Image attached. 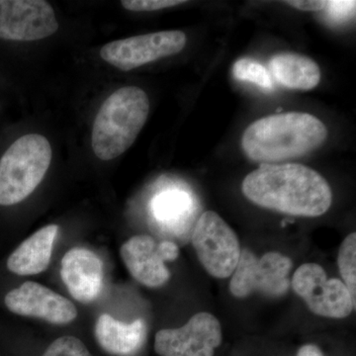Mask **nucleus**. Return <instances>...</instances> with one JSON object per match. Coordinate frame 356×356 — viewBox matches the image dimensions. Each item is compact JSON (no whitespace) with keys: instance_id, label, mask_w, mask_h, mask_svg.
<instances>
[{"instance_id":"nucleus-1","label":"nucleus","mask_w":356,"mask_h":356,"mask_svg":"<svg viewBox=\"0 0 356 356\" xmlns=\"http://www.w3.org/2000/svg\"><path fill=\"white\" fill-rule=\"evenodd\" d=\"M242 191L252 203L293 216H321L332 200L327 180L298 163H264L245 177Z\"/></svg>"},{"instance_id":"nucleus-2","label":"nucleus","mask_w":356,"mask_h":356,"mask_svg":"<svg viewBox=\"0 0 356 356\" xmlns=\"http://www.w3.org/2000/svg\"><path fill=\"white\" fill-rule=\"evenodd\" d=\"M327 137V128L317 117L290 112L254 122L243 133L242 147L252 161L275 163L311 153L322 146Z\"/></svg>"},{"instance_id":"nucleus-3","label":"nucleus","mask_w":356,"mask_h":356,"mask_svg":"<svg viewBox=\"0 0 356 356\" xmlns=\"http://www.w3.org/2000/svg\"><path fill=\"white\" fill-rule=\"evenodd\" d=\"M149 112V97L142 88L125 86L112 93L93 123L91 145L95 156L108 161L125 153L144 128Z\"/></svg>"},{"instance_id":"nucleus-4","label":"nucleus","mask_w":356,"mask_h":356,"mask_svg":"<svg viewBox=\"0 0 356 356\" xmlns=\"http://www.w3.org/2000/svg\"><path fill=\"white\" fill-rule=\"evenodd\" d=\"M51 147L38 134L19 138L0 159V206H13L29 197L50 168Z\"/></svg>"},{"instance_id":"nucleus-5","label":"nucleus","mask_w":356,"mask_h":356,"mask_svg":"<svg viewBox=\"0 0 356 356\" xmlns=\"http://www.w3.org/2000/svg\"><path fill=\"white\" fill-rule=\"evenodd\" d=\"M192 245L206 271L219 280L232 276L242 252L235 232L213 211H206L196 222Z\"/></svg>"},{"instance_id":"nucleus-6","label":"nucleus","mask_w":356,"mask_h":356,"mask_svg":"<svg viewBox=\"0 0 356 356\" xmlns=\"http://www.w3.org/2000/svg\"><path fill=\"white\" fill-rule=\"evenodd\" d=\"M291 259L276 252L257 257L243 250L235 271L232 274L229 291L236 298H245L254 293L268 297H281L290 287Z\"/></svg>"},{"instance_id":"nucleus-7","label":"nucleus","mask_w":356,"mask_h":356,"mask_svg":"<svg viewBox=\"0 0 356 356\" xmlns=\"http://www.w3.org/2000/svg\"><path fill=\"white\" fill-rule=\"evenodd\" d=\"M292 288L310 309L321 317L344 318L355 310V302L344 283L337 278L327 280L320 264H305L295 271Z\"/></svg>"},{"instance_id":"nucleus-8","label":"nucleus","mask_w":356,"mask_h":356,"mask_svg":"<svg viewBox=\"0 0 356 356\" xmlns=\"http://www.w3.org/2000/svg\"><path fill=\"white\" fill-rule=\"evenodd\" d=\"M186 35L178 30L140 35L104 44L103 60L117 69L129 72L159 58L177 55L186 44Z\"/></svg>"},{"instance_id":"nucleus-9","label":"nucleus","mask_w":356,"mask_h":356,"mask_svg":"<svg viewBox=\"0 0 356 356\" xmlns=\"http://www.w3.org/2000/svg\"><path fill=\"white\" fill-rule=\"evenodd\" d=\"M222 343V327L212 314L201 312L178 329L156 332L154 350L161 356H213Z\"/></svg>"},{"instance_id":"nucleus-10","label":"nucleus","mask_w":356,"mask_h":356,"mask_svg":"<svg viewBox=\"0 0 356 356\" xmlns=\"http://www.w3.org/2000/svg\"><path fill=\"white\" fill-rule=\"evenodd\" d=\"M55 11L44 0H0V39L38 41L55 34Z\"/></svg>"},{"instance_id":"nucleus-11","label":"nucleus","mask_w":356,"mask_h":356,"mask_svg":"<svg viewBox=\"0 0 356 356\" xmlns=\"http://www.w3.org/2000/svg\"><path fill=\"white\" fill-rule=\"evenodd\" d=\"M4 304L15 315L42 318L53 325L70 324L77 317L76 306L69 299L32 281L7 293Z\"/></svg>"},{"instance_id":"nucleus-12","label":"nucleus","mask_w":356,"mask_h":356,"mask_svg":"<svg viewBox=\"0 0 356 356\" xmlns=\"http://www.w3.org/2000/svg\"><path fill=\"white\" fill-rule=\"evenodd\" d=\"M60 277L72 298L83 304L92 303L102 292L104 264L92 250L74 248L63 257Z\"/></svg>"},{"instance_id":"nucleus-13","label":"nucleus","mask_w":356,"mask_h":356,"mask_svg":"<svg viewBox=\"0 0 356 356\" xmlns=\"http://www.w3.org/2000/svg\"><path fill=\"white\" fill-rule=\"evenodd\" d=\"M120 254L129 273L140 284L156 288L170 280L161 245L151 236H132L122 245Z\"/></svg>"},{"instance_id":"nucleus-14","label":"nucleus","mask_w":356,"mask_h":356,"mask_svg":"<svg viewBox=\"0 0 356 356\" xmlns=\"http://www.w3.org/2000/svg\"><path fill=\"white\" fill-rule=\"evenodd\" d=\"M146 336L147 325L143 318L126 324L108 314H103L96 321V341L111 355H136L146 341Z\"/></svg>"},{"instance_id":"nucleus-15","label":"nucleus","mask_w":356,"mask_h":356,"mask_svg":"<svg viewBox=\"0 0 356 356\" xmlns=\"http://www.w3.org/2000/svg\"><path fill=\"white\" fill-rule=\"evenodd\" d=\"M58 232L57 225L51 224L30 236L7 259L8 270L20 276L44 273L50 264Z\"/></svg>"},{"instance_id":"nucleus-16","label":"nucleus","mask_w":356,"mask_h":356,"mask_svg":"<svg viewBox=\"0 0 356 356\" xmlns=\"http://www.w3.org/2000/svg\"><path fill=\"white\" fill-rule=\"evenodd\" d=\"M268 67L273 79L287 88L310 90L321 81L318 65L299 54H278L269 60Z\"/></svg>"},{"instance_id":"nucleus-17","label":"nucleus","mask_w":356,"mask_h":356,"mask_svg":"<svg viewBox=\"0 0 356 356\" xmlns=\"http://www.w3.org/2000/svg\"><path fill=\"white\" fill-rule=\"evenodd\" d=\"M192 199L184 191H170L159 194L152 203L154 218L159 222L173 226L188 216Z\"/></svg>"},{"instance_id":"nucleus-18","label":"nucleus","mask_w":356,"mask_h":356,"mask_svg":"<svg viewBox=\"0 0 356 356\" xmlns=\"http://www.w3.org/2000/svg\"><path fill=\"white\" fill-rule=\"evenodd\" d=\"M339 273L348 288L351 298L356 303V234L351 233L344 238L337 257Z\"/></svg>"},{"instance_id":"nucleus-19","label":"nucleus","mask_w":356,"mask_h":356,"mask_svg":"<svg viewBox=\"0 0 356 356\" xmlns=\"http://www.w3.org/2000/svg\"><path fill=\"white\" fill-rule=\"evenodd\" d=\"M233 74L238 81L254 83L266 90L274 88L273 79L269 70L252 58L236 60L233 67Z\"/></svg>"},{"instance_id":"nucleus-20","label":"nucleus","mask_w":356,"mask_h":356,"mask_svg":"<svg viewBox=\"0 0 356 356\" xmlns=\"http://www.w3.org/2000/svg\"><path fill=\"white\" fill-rule=\"evenodd\" d=\"M43 356H91L86 346L76 337H62L56 339Z\"/></svg>"},{"instance_id":"nucleus-21","label":"nucleus","mask_w":356,"mask_h":356,"mask_svg":"<svg viewBox=\"0 0 356 356\" xmlns=\"http://www.w3.org/2000/svg\"><path fill=\"white\" fill-rule=\"evenodd\" d=\"M185 3L184 0H123L122 6L134 13L156 11Z\"/></svg>"},{"instance_id":"nucleus-22","label":"nucleus","mask_w":356,"mask_h":356,"mask_svg":"<svg viewBox=\"0 0 356 356\" xmlns=\"http://www.w3.org/2000/svg\"><path fill=\"white\" fill-rule=\"evenodd\" d=\"M355 1H329L325 9L327 17L336 23H343L355 15Z\"/></svg>"},{"instance_id":"nucleus-23","label":"nucleus","mask_w":356,"mask_h":356,"mask_svg":"<svg viewBox=\"0 0 356 356\" xmlns=\"http://www.w3.org/2000/svg\"><path fill=\"white\" fill-rule=\"evenodd\" d=\"M285 3H287L288 6L295 7V8L299 9V10L302 11H322L325 10L327 8V4H329V1H325V0H305V1H301V0H290V1H285Z\"/></svg>"},{"instance_id":"nucleus-24","label":"nucleus","mask_w":356,"mask_h":356,"mask_svg":"<svg viewBox=\"0 0 356 356\" xmlns=\"http://www.w3.org/2000/svg\"><path fill=\"white\" fill-rule=\"evenodd\" d=\"M297 356H325L315 344H306L300 348Z\"/></svg>"}]
</instances>
